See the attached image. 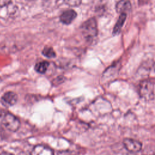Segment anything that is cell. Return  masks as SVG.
Masks as SVG:
<instances>
[{"label":"cell","mask_w":155,"mask_h":155,"mask_svg":"<svg viewBox=\"0 0 155 155\" xmlns=\"http://www.w3.org/2000/svg\"><path fill=\"white\" fill-rule=\"evenodd\" d=\"M139 91L142 98L150 101L154 97L155 82L150 79H144L140 82Z\"/></svg>","instance_id":"1"},{"label":"cell","mask_w":155,"mask_h":155,"mask_svg":"<svg viewBox=\"0 0 155 155\" xmlns=\"http://www.w3.org/2000/svg\"><path fill=\"white\" fill-rule=\"evenodd\" d=\"M1 123L6 130L11 132L17 131L21 126L19 119L8 112H5L2 115Z\"/></svg>","instance_id":"2"},{"label":"cell","mask_w":155,"mask_h":155,"mask_svg":"<svg viewBox=\"0 0 155 155\" xmlns=\"http://www.w3.org/2000/svg\"><path fill=\"white\" fill-rule=\"evenodd\" d=\"M82 35L88 40H91L97 35V27L96 19L91 18L85 21L81 27Z\"/></svg>","instance_id":"3"},{"label":"cell","mask_w":155,"mask_h":155,"mask_svg":"<svg viewBox=\"0 0 155 155\" xmlns=\"http://www.w3.org/2000/svg\"><path fill=\"white\" fill-rule=\"evenodd\" d=\"M123 145L127 150L131 153L139 152L142 148V143L131 138H125L123 140Z\"/></svg>","instance_id":"4"},{"label":"cell","mask_w":155,"mask_h":155,"mask_svg":"<svg viewBox=\"0 0 155 155\" xmlns=\"http://www.w3.org/2000/svg\"><path fill=\"white\" fill-rule=\"evenodd\" d=\"M18 100L17 94L13 91L5 92L1 98V104L5 107H10L14 105Z\"/></svg>","instance_id":"5"},{"label":"cell","mask_w":155,"mask_h":155,"mask_svg":"<svg viewBox=\"0 0 155 155\" xmlns=\"http://www.w3.org/2000/svg\"><path fill=\"white\" fill-rule=\"evenodd\" d=\"M30 155H55L53 149L42 144L35 145L30 152Z\"/></svg>","instance_id":"6"},{"label":"cell","mask_w":155,"mask_h":155,"mask_svg":"<svg viewBox=\"0 0 155 155\" xmlns=\"http://www.w3.org/2000/svg\"><path fill=\"white\" fill-rule=\"evenodd\" d=\"M77 13L76 12L72 9L67 10L64 12L60 16L59 19L60 21L66 25L71 24L74 19L76 18Z\"/></svg>","instance_id":"7"},{"label":"cell","mask_w":155,"mask_h":155,"mask_svg":"<svg viewBox=\"0 0 155 155\" xmlns=\"http://www.w3.org/2000/svg\"><path fill=\"white\" fill-rule=\"evenodd\" d=\"M131 8V5L128 0H120L116 5V10L117 13L126 14L128 13Z\"/></svg>","instance_id":"8"},{"label":"cell","mask_w":155,"mask_h":155,"mask_svg":"<svg viewBox=\"0 0 155 155\" xmlns=\"http://www.w3.org/2000/svg\"><path fill=\"white\" fill-rule=\"evenodd\" d=\"M127 18V15L124 13L120 14V16L113 28V35H117L119 33H120L122 27L126 20Z\"/></svg>","instance_id":"9"},{"label":"cell","mask_w":155,"mask_h":155,"mask_svg":"<svg viewBox=\"0 0 155 155\" xmlns=\"http://www.w3.org/2000/svg\"><path fill=\"white\" fill-rule=\"evenodd\" d=\"M49 67V62L46 61H41L36 64L35 66V70L39 73H45Z\"/></svg>","instance_id":"10"},{"label":"cell","mask_w":155,"mask_h":155,"mask_svg":"<svg viewBox=\"0 0 155 155\" xmlns=\"http://www.w3.org/2000/svg\"><path fill=\"white\" fill-rule=\"evenodd\" d=\"M42 54L48 58H55L56 56V52L54 51L53 48L49 46H45L44 48L42 51Z\"/></svg>","instance_id":"11"},{"label":"cell","mask_w":155,"mask_h":155,"mask_svg":"<svg viewBox=\"0 0 155 155\" xmlns=\"http://www.w3.org/2000/svg\"><path fill=\"white\" fill-rule=\"evenodd\" d=\"M64 2L70 7H78L81 5L82 0H64Z\"/></svg>","instance_id":"12"},{"label":"cell","mask_w":155,"mask_h":155,"mask_svg":"<svg viewBox=\"0 0 155 155\" xmlns=\"http://www.w3.org/2000/svg\"><path fill=\"white\" fill-rule=\"evenodd\" d=\"M65 78L62 75H60L53 80L52 84L55 86L59 85L62 83H63L65 81Z\"/></svg>","instance_id":"13"},{"label":"cell","mask_w":155,"mask_h":155,"mask_svg":"<svg viewBox=\"0 0 155 155\" xmlns=\"http://www.w3.org/2000/svg\"><path fill=\"white\" fill-rule=\"evenodd\" d=\"M57 155H80L78 153L76 152L75 151H71V150H62L61 151H59L57 153Z\"/></svg>","instance_id":"14"},{"label":"cell","mask_w":155,"mask_h":155,"mask_svg":"<svg viewBox=\"0 0 155 155\" xmlns=\"http://www.w3.org/2000/svg\"><path fill=\"white\" fill-rule=\"evenodd\" d=\"M12 0H0V7H4L8 5Z\"/></svg>","instance_id":"15"},{"label":"cell","mask_w":155,"mask_h":155,"mask_svg":"<svg viewBox=\"0 0 155 155\" xmlns=\"http://www.w3.org/2000/svg\"><path fill=\"white\" fill-rule=\"evenodd\" d=\"M148 1V0H139V3L140 5H143L145 4V3H147Z\"/></svg>","instance_id":"16"},{"label":"cell","mask_w":155,"mask_h":155,"mask_svg":"<svg viewBox=\"0 0 155 155\" xmlns=\"http://www.w3.org/2000/svg\"><path fill=\"white\" fill-rule=\"evenodd\" d=\"M18 155H30V154H27V153H25V152H21V153H19Z\"/></svg>","instance_id":"17"}]
</instances>
